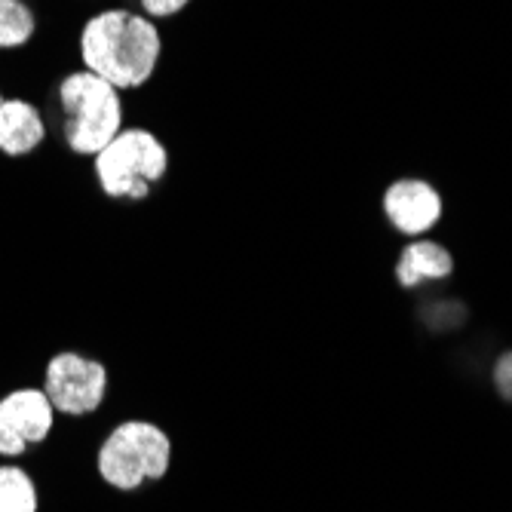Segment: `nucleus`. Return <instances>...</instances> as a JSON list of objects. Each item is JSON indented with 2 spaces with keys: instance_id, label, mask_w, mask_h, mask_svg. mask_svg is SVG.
I'll list each match as a JSON object with an SVG mask.
<instances>
[{
  "instance_id": "obj_1",
  "label": "nucleus",
  "mask_w": 512,
  "mask_h": 512,
  "mask_svg": "<svg viewBox=\"0 0 512 512\" xmlns=\"http://www.w3.org/2000/svg\"><path fill=\"white\" fill-rule=\"evenodd\" d=\"M80 68L99 74L120 92L148 86L163 59V34L154 19L126 7L89 16L77 34Z\"/></svg>"
},
{
  "instance_id": "obj_2",
  "label": "nucleus",
  "mask_w": 512,
  "mask_h": 512,
  "mask_svg": "<svg viewBox=\"0 0 512 512\" xmlns=\"http://www.w3.org/2000/svg\"><path fill=\"white\" fill-rule=\"evenodd\" d=\"M56 96L62 111V142L74 157L92 160L126 126L123 92L86 68L65 74Z\"/></svg>"
},
{
  "instance_id": "obj_3",
  "label": "nucleus",
  "mask_w": 512,
  "mask_h": 512,
  "mask_svg": "<svg viewBox=\"0 0 512 512\" xmlns=\"http://www.w3.org/2000/svg\"><path fill=\"white\" fill-rule=\"evenodd\" d=\"M169 172V148L145 126H123L92 157V178L108 200H148Z\"/></svg>"
},
{
  "instance_id": "obj_4",
  "label": "nucleus",
  "mask_w": 512,
  "mask_h": 512,
  "mask_svg": "<svg viewBox=\"0 0 512 512\" xmlns=\"http://www.w3.org/2000/svg\"><path fill=\"white\" fill-rule=\"evenodd\" d=\"M172 442L166 430L151 421L117 424L96 454L99 479L114 491H138L169 473Z\"/></svg>"
},
{
  "instance_id": "obj_5",
  "label": "nucleus",
  "mask_w": 512,
  "mask_h": 512,
  "mask_svg": "<svg viewBox=\"0 0 512 512\" xmlns=\"http://www.w3.org/2000/svg\"><path fill=\"white\" fill-rule=\"evenodd\" d=\"M43 393L56 414L89 417L108 396V368L92 356L62 350L43 365Z\"/></svg>"
},
{
  "instance_id": "obj_6",
  "label": "nucleus",
  "mask_w": 512,
  "mask_h": 512,
  "mask_svg": "<svg viewBox=\"0 0 512 512\" xmlns=\"http://www.w3.org/2000/svg\"><path fill=\"white\" fill-rule=\"evenodd\" d=\"M56 427V408L43 387H16L0 396V457L16 460L31 445L50 439Z\"/></svg>"
},
{
  "instance_id": "obj_7",
  "label": "nucleus",
  "mask_w": 512,
  "mask_h": 512,
  "mask_svg": "<svg viewBox=\"0 0 512 512\" xmlns=\"http://www.w3.org/2000/svg\"><path fill=\"white\" fill-rule=\"evenodd\" d=\"M384 212L399 234L417 237V234H427V230L442 218V197L427 181L402 178L387 188Z\"/></svg>"
},
{
  "instance_id": "obj_8",
  "label": "nucleus",
  "mask_w": 512,
  "mask_h": 512,
  "mask_svg": "<svg viewBox=\"0 0 512 512\" xmlns=\"http://www.w3.org/2000/svg\"><path fill=\"white\" fill-rule=\"evenodd\" d=\"M46 135H50V126L34 102L19 96L4 99L0 105V157L25 160L46 145Z\"/></svg>"
},
{
  "instance_id": "obj_9",
  "label": "nucleus",
  "mask_w": 512,
  "mask_h": 512,
  "mask_svg": "<svg viewBox=\"0 0 512 512\" xmlns=\"http://www.w3.org/2000/svg\"><path fill=\"white\" fill-rule=\"evenodd\" d=\"M451 267H454V261H451L448 249H442L439 243H430V240H417L402 252L396 276L405 289H414V286L427 283V279L448 276Z\"/></svg>"
},
{
  "instance_id": "obj_10",
  "label": "nucleus",
  "mask_w": 512,
  "mask_h": 512,
  "mask_svg": "<svg viewBox=\"0 0 512 512\" xmlns=\"http://www.w3.org/2000/svg\"><path fill=\"white\" fill-rule=\"evenodd\" d=\"M37 34V13L28 0H0V53L28 46Z\"/></svg>"
},
{
  "instance_id": "obj_11",
  "label": "nucleus",
  "mask_w": 512,
  "mask_h": 512,
  "mask_svg": "<svg viewBox=\"0 0 512 512\" xmlns=\"http://www.w3.org/2000/svg\"><path fill=\"white\" fill-rule=\"evenodd\" d=\"M40 494L34 479L13 463H0V512H37Z\"/></svg>"
},
{
  "instance_id": "obj_12",
  "label": "nucleus",
  "mask_w": 512,
  "mask_h": 512,
  "mask_svg": "<svg viewBox=\"0 0 512 512\" xmlns=\"http://www.w3.org/2000/svg\"><path fill=\"white\" fill-rule=\"evenodd\" d=\"M142 4V13L148 16V19H172V16H178L184 7L191 4V0H138Z\"/></svg>"
},
{
  "instance_id": "obj_13",
  "label": "nucleus",
  "mask_w": 512,
  "mask_h": 512,
  "mask_svg": "<svg viewBox=\"0 0 512 512\" xmlns=\"http://www.w3.org/2000/svg\"><path fill=\"white\" fill-rule=\"evenodd\" d=\"M497 381H500V390L506 396H512V356H506L500 365H497Z\"/></svg>"
},
{
  "instance_id": "obj_14",
  "label": "nucleus",
  "mask_w": 512,
  "mask_h": 512,
  "mask_svg": "<svg viewBox=\"0 0 512 512\" xmlns=\"http://www.w3.org/2000/svg\"><path fill=\"white\" fill-rule=\"evenodd\" d=\"M4 99H7V96H4V92H0V105H4Z\"/></svg>"
}]
</instances>
